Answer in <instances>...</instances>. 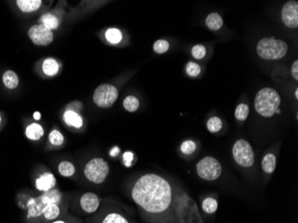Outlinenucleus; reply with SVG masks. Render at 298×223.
Instances as JSON below:
<instances>
[{"label": "nucleus", "instance_id": "12", "mask_svg": "<svg viewBox=\"0 0 298 223\" xmlns=\"http://www.w3.org/2000/svg\"><path fill=\"white\" fill-rule=\"evenodd\" d=\"M100 204L98 196L94 193H86L80 198V206L89 213L96 212Z\"/></svg>", "mask_w": 298, "mask_h": 223}, {"label": "nucleus", "instance_id": "4", "mask_svg": "<svg viewBox=\"0 0 298 223\" xmlns=\"http://www.w3.org/2000/svg\"><path fill=\"white\" fill-rule=\"evenodd\" d=\"M175 204L181 217V223H203L195 202L187 195L176 196Z\"/></svg>", "mask_w": 298, "mask_h": 223}, {"label": "nucleus", "instance_id": "16", "mask_svg": "<svg viewBox=\"0 0 298 223\" xmlns=\"http://www.w3.org/2000/svg\"><path fill=\"white\" fill-rule=\"evenodd\" d=\"M262 168L265 173L272 174L276 169V156L272 153L264 155L262 161Z\"/></svg>", "mask_w": 298, "mask_h": 223}, {"label": "nucleus", "instance_id": "6", "mask_svg": "<svg viewBox=\"0 0 298 223\" xmlns=\"http://www.w3.org/2000/svg\"><path fill=\"white\" fill-rule=\"evenodd\" d=\"M196 171L201 179L211 182L219 178L223 172V167L217 159L206 156L197 163Z\"/></svg>", "mask_w": 298, "mask_h": 223}, {"label": "nucleus", "instance_id": "27", "mask_svg": "<svg viewBox=\"0 0 298 223\" xmlns=\"http://www.w3.org/2000/svg\"><path fill=\"white\" fill-rule=\"evenodd\" d=\"M202 207H203L204 212L211 214V213H215L217 211L218 203H217V201L215 200V198L207 197L203 202Z\"/></svg>", "mask_w": 298, "mask_h": 223}, {"label": "nucleus", "instance_id": "23", "mask_svg": "<svg viewBox=\"0 0 298 223\" xmlns=\"http://www.w3.org/2000/svg\"><path fill=\"white\" fill-rule=\"evenodd\" d=\"M123 107L126 111H128L130 113L136 112L140 107V101L134 96H128L123 100Z\"/></svg>", "mask_w": 298, "mask_h": 223}, {"label": "nucleus", "instance_id": "42", "mask_svg": "<svg viewBox=\"0 0 298 223\" xmlns=\"http://www.w3.org/2000/svg\"><path fill=\"white\" fill-rule=\"evenodd\" d=\"M0 121H1V117H0Z\"/></svg>", "mask_w": 298, "mask_h": 223}, {"label": "nucleus", "instance_id": "33", "mask_svg": "<svg viewBox=\"0 0 298 223\" xmlns=\"http://www.w3.org/2000/svg\"><path fill=\"white\" fill-rule=\"evenodd\" d=\"M186 71L190 77H196L200 74V65L196 64L195 62H189L186 66Z\"/></svg>", "mask_w": 298, "mask_h": 223}, {"label": "nucleus", "instance_id": "21", "mask_svg": "<svg viewBox=\"0 0 298 223\" xmlns=\"http://www.w3.org/2000/svg\"><path fill=\"white\" fill-rule=\"evenodd\" d=\"M40 21H41L42 25L50 30L57 29L59 26V20L57 19V16H55L52 14H46L43 15Z\"/></svg>", "mask_w": 298, "mask_h": 223}, {"label": "nucleus", "instance_id": "9", "mask_svg": "<svg viewBox=\"0 0 298 223\" xmlns=\"http://www.w3.org/2000/svg\"><path fill=\"white\" fill-rule=\"evenodd\" d=\"M28 35L35 45L48 46L54 39L53 32L42 24H36L30 28Z\"/></svg>", "mask_w": 298, "mask_h": 223}, {"label": "nucleus", "instance_id": "29", "mask_svg": "<svg viewBox=\"0 0 298 223\" xmlns=\"http://www.w3.org/2000/svg\"><path fill=\"white\" fill-rule=\"evenodd\" d=\"M46 199L49 201V204H57L60 203L61 194L57 189H51L48 192L43 194Z\"/></svg>", "mask_w": 298, "mask_h": 223}, {"label": "nucleus", "instance_id": "25", "mask_svg": "<svg viewBox=\"0 0 298 223\" xmlns=\"http://www.w3.org/2000/svg\"><path fill=\"white\" fill-rule=\"evenodd\" d=\"M249 106L246 104H239L235 110V117L237 118L238 121H245L249 115Z\"/></svg>", "mask_w": 298, "mask_h": 223}, {"label": "nucleus", "instance_id": "5", "mask_svg": "<svg viewBox=\"0 0 298 223\" xmlns=\"http://www.w3.org/2000/svg\"><path fill=\"white\" fill-rule=\"evenodd\" d=\"M109 173V165L102 158L91 159L84 168V174L90 182L100 184L105 182Z\"/></svg>", "mask_w": 298, "mask_h": 223}, {"label": "nucleus", "instance_id": "22", "mask_svg": "<svg viewBox=\"0 0 298 223\" xmlns=\"http://www.w3.org/2000/svg\"><path fill=\"white\" fill-rule=\"evenodd\" d=\"M106 38L111 44H118L122 39V33L120 30L115 28H110L106 31Z\"/></svg>", "mask_w": 298, "mask_h": 223}, {"label": "nucleus", "instance_id": "11", "mask_svg": "<svg viewBox=\"0 0 298 223\" xmlns=\"http://www.w3.org/2000/svg\"><path fill=\"white\" fill-rule=\"evenodd\" d=\"M49 204V201L42 195L38 198H32L28 202V214L30 217H38L43 214L46 206Z\"/></svg>", "mask_w": 298, "mask_h": 223}, {"label": "nucleus", "instance_id": "37", "mask_svg": "<svg viewBox=\"0 0 298 223\" xmlns=\"http://www.w3.org/2000/svg\"><path fill=\"white\" fill-rule=\"evenodd\" d=\"M291 75L295 80H298V61H294L291 67Z\"/></svg>", "mask_w": 298, "mask_h": 223}, {"label": "nucleus", "instance_id": "31", "mask_svg": "<svg viewBox=\"0 0 298 223\" xmlns=\"http://www.w3.org/2000/svg\"><path fill=\"white\" fill-rule=\"evenodd\" d=\"M169 48H170V44L165 39H159L154 44V50L155 53L157 54L165 53L169 50Z\"/></svg>", "mask_w": 298, "mask_h": 223}, {"label": "nucleus", "instance_id": "36", "mask_svg": "<svg viewBox=\"0 0 298 223\" xmlns=\"http://www.w3.org/2000/svg\"><path fill=\"white\" fill-rule=\"evenodd\" d=\"M133 158L134 155L132 152H126L123 155V163L127 167H130L132 165V162H133Z\"/></svg>", "mask_w": 298, "mask_h": 223}, {"label": "nucleus", "instance_id": "34", "mask_svg": "<svg viewBox=\"0 0 298 223\" xmlns=\"http://www.w3.org/2000/svg\"><path fill=\"white\" fill-rule=\"evenodd\" d=\"M64 136L58 130H53L49 134V141L54 146H61L64 143Z\"/></svg>", "mask_w": 298, "mask_h": 223}, {"label": "nucleus", "instance_id": "1", "mask_svg": "<svg viewBox=\"0 0 298 223\" xmlns=\"http://www.w3.org/2000/svg\"><path fill=\"white\" fill-rule=\"evenodd\" d=\"M132 199L146 212L158 214L166 212L176 199L170 183L156 174H146L133 186Z\"/></svg>", "mask_w": 298, "mask_h": 223}, {"label": "nucleus", "instance_id": "32", "mask_svg": "<svg viewBox=\"0 0 298 223\" xmlns=\"http://www.w3.org/2000/svg\"><path fill=\"white\" fill-rule=\"evenodd\" d=\"M103 223H129L123 216L118 213H110L103 220Z\"/></svg>", "mask_w": 298, "mask_h": 223}, {"label": "nucleus", "instance_id": "38", "mask_svg": "<svg viewBox=\"0 0 298 223\" xmlns=\"http://www.w3.org/2000/svg\"><path fill=\"white\" fill-rule=\"evenodd\" d=\"M118 153H119V149H118V148H114L113 150L111 151V155H112V156H115V155H118Z\"/></svg>", "mask_w": 298, "mask_h": 223}, {"label": "nucleus", "instance_id": "15", "mask_svg": "<svg viewBox=\"0 0 298 223\" xmlns=\"http://www.w3.org/2000/svg\"><path fill=\"white\" fill-rule=\"evenodd\" d=\"M16 4L20 8V10L24 13L36 11L40 8L42 2L40 0H17Z\"/></svg>", "mask_w": 298, "mask_h": 223}, {"label": "nucleus", "instance_id": "18", "mask_svg": "<svg viewBox=\"0 0 298 223\" xmlns=\"http://www.w3.org/2000/svg\"><path fill=\"white\" fill-rule=\"evenodd\" d=\"M42 71L48 76L56 75L59 71V65L53 58H48L42 64Z\"/></svg>", "mask_w": 298, "mask_h": 223}, {"label": "nucleus", "instance_id": "14", "mask_svg": "<svg viewBox=\"0 0 298 223\" xmlns=\"http://www.w3.org/2000/svg\"><path fill=\"white\" fill-rule=\"evenodd\" d=\"M64 120L66 124L75 128H80L83 124V120L79 114L72 110H67L64 114Z\"/></svg>", "mask_w": 298, "mask_h": 223}, {"label": "nucleus", "instance_id": "20", "mask_svg": "<svg viewBox=\"0 0 298 223\" xmlns=\"http://www.w3.org/2000/svg\"><path fill=\"white\" fill-rule=\"evenodd\" d=\"M3 82H4L5 86L8 88L13 90L18 86L19 79L15 72L7 71L3 75Z\"/></svg>", "mask_w": 298, "mask_h": 223}, {"label": "nucleus", "instance_id": "28", "mask_svg": "<svg viewBox=\"0 0 298 223\" xmlns=\"http://www.w3.org/2000/svg\"><path fill=\"white\" fill-rule=\"evenodd\" d=\"M206 127L211 133L218 132L223 128V121L219 117L214 116L208 120Z\"/></svg>", "mask_w": 298, "mask_h": 223}, {"label": "nucleus", "instance_id": "35", "mask_svg": "<svg viewBox=\"0 0 298 223\" xmlns=\"http://www.w3.org/2000/svg\"><path fill=\"white\" fill-rule=\"evenodd\" d=\"M191 53L192 56L195 59H203L205 55H206V49L204 48V46L203 45H196L193 47L192 50H191Z\"/></svg>", "mask_w": 298, "mask_h": 223}, {"label": "nucleus", "instance_id": "39", "mask_svg": "<svg viewBox=\"0 0 298 223\" xmlns=\"http://www.w3.org/2000/svg\"><path fill=\"white\" fill-rule=\"evenodd\" d=\"M34 119L35 120H39L40 119V114L38 112L34 113Z\"/></svg>", "mask_w": 298, "mask_h": 223}, {"label": "nucleus", "instance_id": "24", "mask_svg": "<svg viewBox=\"0 0 298 223\" xmlns=\"http://www.w3.org/2000/svg\"><path fill=\"white\" fill-rule=\"evenodd\" d=\"M58 170H59V173L64 177H72L75 172V167L71 162L64 161L59 164Z\"/></svg>", "mask_w": 298, "mask_h": 223}, {"label": "nucleus", "instance_id": "10", "mask_svg": "<svg viewBox=\"0 0 298 223\" xmlns=\"http://www.w3.org/2000/svg\"><path fill=\"white\" fill-rule=\"evenodd\" d=\"M281 18L284 25L289 29H296L298 27L297 1H288L284 5L281 11Z\"/></svg>", "mask_w": 298, "mask_h": 223}, {"label": "nucleus", "instance_id": "26", "mask_svg": "<svg viewBox=\"0 0 298 223\" xmlns=\"http://www.w3.org/2000/svg\"><path fill=\"white\" fill-rule=\"evenodd\" d=\"M60 213V209L58 207L57 204H49L46 206L44 209L43 214L46 217V219H54L58 217Z\"/></svg>", "mask_w": 298, "mask_h": 223}, {"label": "nucleus", "instance_id": "2", "mask_svg": "<svg viewBox=\"0 0 298 223\" xmlns=\"http://www.w3.org/2000/svg\"><path fill=\"white\" fill-rule=\"evenodd\" d=\"M281 99L279 93L272 87L262 88L254 99V108L263 117H272L279 112Z\"/></svg>", "mask_w": 298, "mask_h": 223}, {"label": "nucleus", "instance_id": "3", "mask_svg": "<svg viewBox=\"0 0 298 223\" xmlns=\"http://www.w3.org/2000/svg\"><path fill=\"white\" fill-rule=\"evenodd\" d=\"M288 45L275 38H264L257 43V55L264 60H279L287 53Z\"/></svg>", "mask_w": 298, "mask_h": 223}, {"label": "nucleus", "instance_id": "8", "mask_svg": "<svg viewBox=\"0 0 298 223\" xmlns=\"http://www.w3.org/2000/svg\"><path fill=\"white\" fill-rule=\"evenodd\" d=\"M118 96L117 88L114 86L110 84H102L96 88L93 100L99 107L109 108L117 100Z\"/></svg>", "mask_w": 298, "mask_h": 223}, {"label": "nucleus", "instance_id": "17", "mask_svg": "<svg viewBox=\"0 0 298 223\" xmlns=\"http://www.w3.org/2000/svg\"><path fill=\"white\" fill-rule=\"evenodd\" d=\"M206 26L211 30H218L223 27V20L222 16L217 13H211L205 20Z\"/></svg>", "mask_w": 298, "mask_h": 223}, {"label": "nucleus", "instance_id": "40", "mask_svg": "<svg viewBox=\"0 0 298 223\" xmlns=\"http://www.w3.org/2000/svg\"><path fill=\"white\" fill-rule=\"evenodd\" d=\"M294 94H295V98H296V99H298V90L297 88H296V90H295V93H294Z\"/></svg>", "mask_w": 298, "mask_h": 223}, {"label": "nucleus", "instance_id": "7", "mask_svg": "<svg viewBox=\"0 0 298 223\" xmlns=\"http://www.w3.org/2000/svg\"><path fill=\"white\" fill-rule=\"evenodd\" d=\"M232 155L236 163L240 166H253L254 163V153L251 145L245 140H238L232 148Z\"/></svg>", "mask_w": 298, "mask_h": 223}, {"label": "nucleus", "instance_id": "13", "mask_svg": "<svg viewBox=\"0 0 298 223\" xmlns=\"http://www.w3.org/2000/svg\"><path fill=\"white\" fill-rule=\"evenodd\" d=\"M56 185V179L52 173L43 174L36 181V187L39 191L48 192L49 190L53 189Z\"/></svg>", "mask_w": 298, "mask_h": 223}, {"label": "nucleus", "instance_id": "30", "mask_svg": "<svg viewBox=\"0 0 298 223\" xmlns=\"http://www.w3.org/2000/svg\"><path fill=\"white\" fill-rule=\"evenodd\" d=\"M196 145L193 140H186L181 146V150L185 155H191L196 151Z\"/></svg>", "mask_w": 298, "mask_h": 223}, {"label": "nucleus", "instance_id": "41", "mask_svg": "<svg viewBox=\"0 0 298 223\" xmlns=\"http://www.w3.org/2000/svg\"><path fill=\"white\" fill-rule=\"evenodd\" d=\"M53 223H65V222H64V221H61V220H59V221H56V222H53Z\"/></svg>", "mask_w": 298, "mask_h": 223}, {"label": "nucleus", "instance_id": "19", "mask_svg": "<svg viewBox=\"0 0 298 223\" xmlns=\"http://www.w3.org/2000/svg\"><path fill=\"white\" fill-rule=\"evenodd\" d=\"M44 135V129L37 123L29 125L26 129V136L31 140H38Z\"/></svg>", "mask_w": 298, "mask_h": 223}]
</instances>
